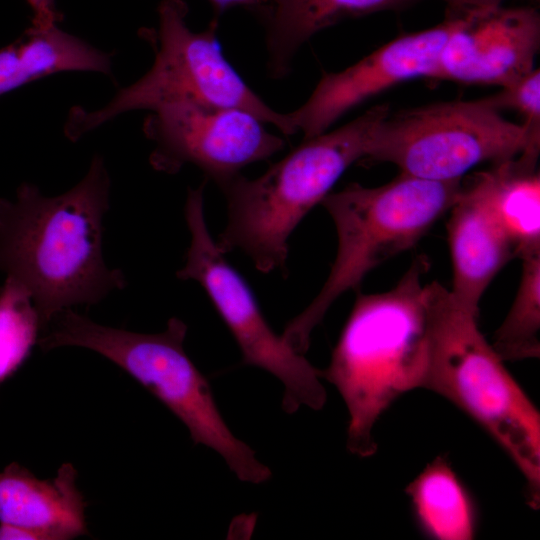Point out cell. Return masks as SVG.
<instances>
[{
  "mask_svg": "<svg viewBox=\"0 0 540 540\" xmlns=\"http://www.w3.org/2000/svg\"><path fill=\"white\" fill-rule=\"evenodd\" d=\"M111 179L101 155L72 188L46 196L34 184L19 186L14 200L0 198V271L31 293L42 332L75 306H91L127 285L103 257V219Z\"/></svg>",
  "mask_w": 540,
  "mask_h": 540,
  "instance_id": "obj_1",
  "label": "cell"
},
{
  "mask_svg": "<svg viewBox=\"0 0 540 540\" xmlns=\"http://www.w3.org/2000/svg\"><path fill=\"white\" fill-rule=\"evenodd\" d=\"M425 256L397 284L359 294L321 378L341 395L349 415L347 449L360 458L378 449L374 428L402 395L422 388L430 356L431 282Z\"/></svg>",
  "mask_w": 540,
  "mask_h": 540,
  "instance_id": "obj_2",
  "label": "cell"
},
{
  "mask_svg": "<svg viewBox=\"0 0 540 540\" xmlns=\"http://www.w3.org/2000/svg\"><path fill=\"white\" fill-rule=\"evenodd\" d=\"M389 112L387 104L374 106L332 131L303 138L260 176L240 174L223 186L228 218L216 240L220 249L241 251L262 273L285 272L291 234L344 172L368 157L373 128Z\"/></svg>",
  "mask_w": 540,
  "mask_h": 540,
  "instance_id": "obj_3",
  "label": "cell"
},
{
  "mask_svg": "<svg viewBox=\"0 0 540 540\" xmlns=\"http://www.w3.org/2000/svg\"><path fill=\"white\" fill-rule=\"evenodd\" d=\"M479 310L431 282L430 356L422 388L461 410L509 456L528 505H540V413L478 326Z\"/></svg>",
  "mask_w": 540,
  "mask_h": 540,
  "instance_id": "obj_4",
  "label": "cell"
},
{
  "mask_svg": "<svg viewBox=\"0 0 540 540\" xmlns=\"http://www.w3.org/2000/svg\"><path fill=\"white\" fill-rule=\"evenodd\" d=\"M38 339L41 350L82 347L104 356L137 380L187 427L194 444L217 452L237 478L260 484L271 470L234 436L215 402L207 378L184 349L187 325L172 317L164 331L145 334L98 324L67 309Z\"/></svg>",
  "mask_w": 540,
  "mask_h": 540,
  "instance_id": "obj_5",
  "label": "cell"
},
{
  "mask_svg": "<svg viewBox=\"0 0 540 540\" xmlns=\"http://www.w3.org/2000/svg\"><path fill=\"white\" fill-rule=\"evenodd\" d=\"M462 180L431 181L400 173L377 187L350 184L321 202L335 225L337 252L309 305L286 325L282 338L305 354L313 330L331 305L356 289L374 268L415 246L456 201Z\"/></svg>",
  "mask_w": 540,
  "mask_h": 540,
  "instance_id": "obj_6",
  "label": "cell"
},
{
  "mask_svg": "<svg viewBox=\"0 0 540 540\" xmlns=\"http://www.w3.org/2000/svg\"><path fill=\"white\" fill-rule=\"evenodd\" d=\"M188 12L184 0L159 3L157 27L143 34L154 50L152 66L101 108H71L64 125L70 141L81 139L121 114L151 111L171 102L243 109L286 136L297 133L289 113L270 107L224 57L217 39L219 19L212 18L206 29L196 32L187 25Z\"/></svg>",
  "mask_w": 540,
  "mask_h": 540,
  "instance_id": "obj_7",
  "label": "cell"
},
{
  "mask_svg": "<svg viewBox=\"0 0 540 540\" xmlns=\"http://www.w3.org/2000/svg\"><path fill=\"white\" fill-rule=\"evenodd\" d=\"M539 151L540 143L522 124L478 99L389 112L374 126L367 158L392 163L413 177L448 182L462 180L482 163Z\"/></svg>",
  "mask_w": 540,
  "mask_h": 540,
  "instance_id": "obj_8",
  "label": "cell"
},
{
  "mask_svg": "<svg viewBox=\"0 0 540 540\" xmlns=\"http://www.w3.org/2000/svg\"><path fill=\"white\" fill-rule=\"evenodd\" d=\"M204 183L190 188L184 214L190 245L176 276L201 285L235 339L242 363L263 369L284 386L282 408L292 414L301 406L320 410L327 393L321 369L294 351L264 317L250 286L225 258L210 234L204 216Z\"/></svg>",
  "mask_w": 540,
  "mask_h": 540,
  "instance_id": "obj_9",
  "label": "cell"
},
{
  "mask_svg": "<svg viewBox=\"0 0 540 540\" xmlns=\"http://www.w3.org/2000/svg\"><path fill=\"white\" fill-rule=\"evenodd\" d=\"M266 125L243 109L171 102L149 111L143 132L153 143V169L175 174L194 165L221 189L243 168L285 147V140Z\"/></svg>",
  "mask_w": 540,
  "mask_h": 540,
  "instance_id": "obj_10",
  "label": "cell"
},
{
  "mask_svg": "<svg viewBox=\"0 0 540 540\" xmlns=\"http://www.w3.org/2000/svg\"><path fill=\"white\" fill-rule=\"evenodd\" d=\"M462 20L449 11L428 29L405 34L384 44L338 72H324L308 99L288 112L303 138L319 135L346 113L392 86L419 77L436 78L444 44Z\"/></svg>",
  "mask_w": 540,
  "mask_h": 540,
  "instance_id": "obj_11",
  "label": "cell"
},
{
  "mask_svg": "<svg viewBox=\"0 0 540 540\" xmlns=\"http://www.w3.org/2000/svg\"><path fill=\"white\" fill-rule=\"evenodd\" d=\"M539 47L540 14L535 7L464 11L442 48L436 78L504 87L534 69Z\"/></svg>",
  "mask_w": 540,
  "mask_h": 540,
  "instance_id": "obj_12",
  "label": "cell"
},
{
  "mask_svg": "<svg viewBox=\"0 0 540 540\" xmlns=\"http://www.w3.org/2000/svg\"><path fill=\"white\" fill-rule=\"evenodd\" d=\"M447 236L453 267L452 295L479 310L480 300L498 272L515 258L513 245L474 176L448 211Z\"/></svg>",
  "mask_w": 540,
  "mask_h": 540,
  "instance_id": "obj_13",
  "label": "cell"
},
{
  "mask_svg": "<svg viewBox=\"0 0 540 540\" xmlns=\"http://www.w3.org/2000/svg\"><path fill=\"white\" fill-rule=\"evenodd\" d=\"M77 472L64 463L52 479H38L18 463L0 472V523L33 540H67L87 534L85 502Z\"/></svg>",
  "mask_w": 540,
  "mask_h": 540,
  "instance_id": "obj_14",
  "label": "cell"
},
{
  "mask_svg": "<svg viewBox=\"0 0 540 540\" xmlns=\"http://www.w3.org/2000/svg\"><path fill=\"white\" fill-rule=\"evenodd\" d=\"M417 1L270 0L259 20L265 31L269 77H286L297 52L317 33L346 19L402 9Z\"/></svg>",
  "mask_w": 540,
  "mask_h": 540,
  "instance_id": "obj_15",
  "label": "cell"
},
{
  "mask_svg": "<svg viewBox=\"0 0 540 540\" xmlns=\"http://www.w3.org/2000/svg\"><path fill=\"white\" fill-rule=\"evenodd\" d=\"M63 72L112 75V57L57 25L29 27L0 48V96L33 81Z\"/></svg>",
  "mask_w": 540,
  "mask_h": 540,
  "instance_id": "obj_16",
  "label": "cell"
},
{
  "mask_svg": "<svg viewBox=\"0 0 540 540\" xmlns=\"http://www.w3.org/2000/svg\"><path fill=\"white\" fill-rule=\"evenodd\" d=\"M536 157L524 154L475 175L510 239L515 257L540 253V175Z\"/></svg>",
  "mask_w": 540,
  "mask_h": 540,
  "instance_id": "obj_17",
  "label": "cell"
},
{
  "mask_svg": "<svg viewBox=\"0 0 540 540\" xmlns=\"http://www.w3.org/2000/svg\"><path fill=\"white\" fill-rule=\"evenodd\" d=\"M417 526L437 540H471L478 529L476 503L444 456L436 457L407 485Z\"/></svg>",
  "mask_w": 540,
  "mask_h": 540,
  "instance_id": "obj_18",
  "label": "cell"
},
{
  "mask_svg": "<svg viewBox=\"0 0 540 540\" xmlns=\"http://www.w3.org/2000/svg\"><path fill=\"white\" fill-rule=\"evenodd\" d=\"M521 261L515 298L491 342L503 362L536 359L540 355V253Z\"/></svg>",
  "mask_w": 540,
  "mask_h": 540,
  "instance_id": "obj_19",
  "label": "cell"
},
{
  "mask_svg": "<svg viewBox=\"0 0 540 540\" xmlns=\"http://www.w3.org/2000/svg\"><path fill=\"white\" fill-rule=\"evenodd\" d=\"M42 325L29 290L6 276L0 287V385L29 357Z\"/></svg>",
  "mask_w": 540,
  "mask_h": 540,
  "instance_id": "obj_20",
  "label": "cell"
},
{
  "mask_svg": "<svg viewBox=\"0 0 540 540\" xmlns=\"http://www.w3.org/2000/svg\"><path fill=\"white\" fill-rule=\"evenodd\" d=\"M488 105L500 111L518 112L522 125L530 138L540 143V70L534 68L519 80L501 87L496 94L482 98Z\"/></svg>",
  "mask_w": 540,
  "mask_h": 540,
  "instance_id": "obj_21",
  "label": "cell"
},
{
  "mask_svg": "<svg viewBox=\"0 0 540 540\" xmlns=\"http://www.w3.org/2000/svg\"><path fill=\"white\" fill-rule=\"evenodd\" d=\"M33 14L32 27L45 29L57 25L61 14L55 0H26Z\"/></svg>",
  "mask_w": 540,
  "mask_h": 540,
  "instance_id": "obj_22",
  "label": "cell"
},
{
  "mask_svg": "<svg viewBox=\"0 0 540 540\" xmlns=\"http://www.w3.org/2000/svg\"><path fill=\"white\" fill-rule=\"evenodd\" d=\"M212 6L213 18L219 19L228 9L240 7L260 20L266 12L270 0H208Z\"/></svg>",
  "mask_w": 540,
  "mask_h": 540,
  "instance_id": "obj_23",
  "label": "cell"
},
{
  "mask_svg": "<svg viewBox=\"0 0 540 540\" xmlns=\"http://www.w3.org/2000/svg\"><path fill=\"white\" fill-rule=\"evenodd\" d=\"M448 5V11L464 12L474 9L502 5L505 0H443Z\"/></svg>",
  "mask_w": 540,
  "mask_h": 540,
  "instance_id": "obj_24",
  "label": "cell"
}]
</instances>
